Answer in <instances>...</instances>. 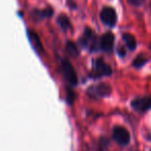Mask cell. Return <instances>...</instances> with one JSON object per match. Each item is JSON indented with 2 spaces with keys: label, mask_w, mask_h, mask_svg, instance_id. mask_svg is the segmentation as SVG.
I'll return each instance as SVG.
<instances>
[{
  "label": "cell",
  "mask_w": 151,
  "mask_h": 151,
  "mask_svg": "<svg viewBox=\"0 0 151 151\" xmlns=\"http://www.w3.org/2000/svg\"><path fill=\"white\" fill-rule=\"evenodd\" d=\"M112 75V68L109 64L104 61L103 58L95 59L93 61L92 65V71H91V76L96 78H101V77H106V76H111Z\"/></svg>",
  "instance_id": "obj_1"
},
{
  "label": "cell",
  "mask_w": 151,
  "mask_h": 151,
  "mask_svg": "<svg viewBox=\"0 0 151 151\" xmlns=\"http://www.w3.org/2000/svg\"><path fill=\"white\" fill-rule=\"evenodd\" d=\"M113 139L120 146H126L130 142V134L123 126H115L112 132Z\"/></svg>",
  "instance_id": "obj_2"
},
{
  "label": "cell",
  "mask_w": 151,
  "mask_h": 151,
  "mask_svg": "<svg viewBox=\"0 0 151 151\" xmlns=\"http://www.w3.org/2000/svg\"><path fill=\"white\" fill-rule=\"evenodd\" d=\"M132 108L138 113H145L151 109V96H137L130 101Z\"/></svg>",
  "instance_id": "obj_3"
},
{
  "label": "cell",
  "mask_w": 151,
  "mask_h": 151,
  "mask_svg": "<svg viewBox=\"0 0 151 151\" xmlns=\"http://www.w3.org/2000/svg\"><path fill=\"white\" fill-rule=\"evenodd\" d=\"M61 71H62L64 78L66 79V81L70 85H76L78 83V77L77 73L73 68V66L71 65V63L67 60H62L61 62Z\"/></svg>",
  "instance_id": "obj_4"
},
{
  "label": "cell",
  "mask_w": 151,
  "mask_h": 151,
  "mask_svg": "<svg viewBox=\"0 0 151 151\" xmlns=\"http://www.w3.org/2000/svg\"><path fill=\"white\" fill-rule=\"evenodd\" d=\"M80 42L83 47H90V50L92 51H96L99 49V42H97L96 37L93 34L92 30L89 29V28H86L83 33V36L80 38Z\"/></svg>",
  "instance_id": "obj_5"
},
{
  "label": "cell",
  "mask_w": 151,
  "mask_h": 151,
  "mask_svg": "<svg viewBox=\"0 0 151 151\" xmlns=\"http://www.w3.org/2000/svg\"><path fill=\"white\" fill-rule=\"evenodd\" d=\"M101 20L105 25L113 27L117 23V14L115 9L110 6L104 7L103 11L101 12Z\"/></svg>",
  "instance_id": "obj_6"
},
{
  "label": "cell",
  "mask_w": 151,
  "mask_h": 151,
  "mask_svg": "<svg viewBox=\"0 0 151 151\" xmlns=\"http://www.w3.org/2000/svg\"><path fill=\"white\" fill-rule=\"evenodd\" d=\"M112 92V88L107 83H99L97 85L92 86L88 90V93L90 96L95 97H106L109 96Z\"/></svg>",
  "instance_id": "obj_7"
},
{
  "label": "cell",
  "mask_w": 151,
  "mask_h": 151,
  "mask_svg": "<svg viewBox=\"0 0 151 151\" xmlns=\"http://www.w3.org/2000/svg\"><path fill=\"white\" fill-rule=\"evenodd\" d=\"M114 42H115V37H114V34L112 32H107L105 33L101 38V42H99V46L103 49L105 52H112L114 49Z\"/></svg>",
  "instance_id": "obj_8"
},
{
  "label": "cell",
  "mask_w": 151,
  "mask_h": 151,
  "mask_svg": "<svg viewBox=\"0 0 151 151\" xmlns=\"http://www.w3.org/2000/svg\"><path fill=\"white\" fill-rule=\"evenodd\" d=\"M28 37H29V40H30V42H31V45L33 46V48L35 49L38 53L42 52V42H40V36H38L34 31L28 30Z\"/></svg>",
  "instance_id": "obj_9"
},
{
  "label": "cell",
  "mask_w": 151,
  "mask_h": 151,
  "mask_svg": "<svg viewBox=\"0 0 151 151\" xmlns=\"http://www.w3.org/2000/svg\"><path fill=\"white\" fill-rule=\"evenodd\" d=\"M122 40H123L125 46L129 51H134L137 48V40L134 36L130 33H123L122 34Z\"/></svg>",
  "instance_id": "obj_10"
},
{
  "label": "cell",
  "mask_w": 151,
  "mask_h": 151,
  "mask_svg": "<svg viewBox=\"0 0 151 151\" xmlns=\"http://www.w3.org/2000/svg\"><path fill=\"white\" fill-rule=\"evenodd\" d=\"M57 23L59 24V26H60V27L62 28V30H64V31H67V30H69L71 28L70 21H69V19L65 15L59 16V17L57 18Z\"/></svg>",
  "instance_id": "obj_11"
},
{
  "label": "cell",
  "mask_w": 151,
  "mask_h": 151,
  "mask_svg": "<svg viewBox=\"0 0 151 151\" xmlns=\"http://www.w3.org/2000/svg\"><path fill=\"white\" fill-rule=\"evenodd\" d=\"M147 62H148L147 57H145L143 54H140L134 59V61H132V66L136 67V68H141V67L144 66Z\"/></svg>",
  "instance_id": "obj_12"
},
{
  "label": "cell",
  "mask_w": 151,
  "mask_h": 151,
  "mask_svg": "<svg viewBox=\"0 0 151 151\" xmlns=\"http://www.w3.org/2000/svg\"><path fill=\"white\" fill-rule=\"evenodd\" d=\"M66 52L71 57H77L79 55V50L77 45L73 44V42H66Z\"/></svg>",
  "instance_id": "obj_13"
},
{
  "label": "cell",
  "mask_w": 151,
  "mask_h": 151,
  "mask_svg": "<svg viewBox=\"0 0 151 151\" xmlns=\"http://www.w3.org/2000/svg\"><path fill=\"white\" fill-rule=\"evenodd\" d=\"M40 15H42V17H51L53 14V11L51 9H44V11L40 12Z\"/></svg>",
  "instance_id": "obj_14"
},
{
  "label": "cell",
  "mask_w": 151,
  "mask_h": 151,
  "mask_svg": "<svg viewBox=\"0 0 151 151\" xmlns=\"http://www.w3.org/2000/svg\"><path fill=\"white\" fill-rule=\"evenodd\" d=\"M127 1L132 5H134V6H141V5L144 3L145 0H127Z\"/></svg>",
  "instance_id": "obj_15"
},
{
  "label": "cell",
  "mask_w": 151,
  "mask_h": 151,
  "mask_svg": "<svg viewBox=\"0 0 151 151\" xmlns=\"http://www.w3.org/2000/svg\"><path fill=\"white\" fill-rule=\"evenodd\" d=\"M67 93H68V94H67V101H68L69 104H71L73 101V99H75V95H73L75 93L71 90H69V89H67Z\"/></svg>",
  "instance_id": "obj_16"
},
{
  "label": "cell",
  "mask_w": 151,
  "mask_h": 151,
  "mask_svg": "<svg viewBox=\"0 0 151 151\" xmlns=\"http://www.w3.org/2000/svg\"><path fill=\"white\" fill-rule=\"evenodd\" d=\"M117 52H118V55H119L120 57H124V56H125V54H126L125 49H124L122 46H119V47H118Z\"/></svg>",
  "instance_id": "obj_17"
},
{
  "label": "cell",
  "mask_w": 151,
  "mask_h": 151,
  "mask_svg": "<svg viewBox=\"0 0 151 151\" xmlns=\"http://www.w3.org/2000/svg\"><path fill=\"white\" fill-rule=\"evenodd\" d=\"M150 9H151V3H150Z\"/></svg>",
  "instance_id": "obj_18"
},
{
  "label": "cell",
  "mask_w": 151,
  "mask_h": 151,
  "mask_svg": "<svg viewBox=\"0 0 151 151\" xmlns=\"http://www.w3.org/2000/svg\"><path fill=\"white\" fill-rule=\"evenodd\" d=\"M150 151H151V150H150Z\"/></svg>",
  "instance_id": "obj_19"
}]
</instances>
